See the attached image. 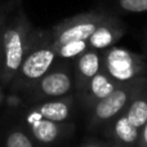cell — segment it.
Masks as SVG:
<instances>
[{
	"label": "cell",
	"mask_w": 147,
	"mask_h": 147,
	"mask_svg": "<svg viewBox=\"0 0 147 147\" xmlns=\"http://www.w3.org/2000/svg\"><path fill=\"white\" fill-rule=\"evenodd\" d=\"M127 32L125 23L116 17L115 14H110L106 20H103L94 32L88 38L89 49H94L98 52H105L106 49L116 45V43Z\"/></svg>",
	"instance_id": "obj_8"
},
{
	"label": "cell",
	"mask_w": 147,
	"mask_h": 147,
	"mask_svg": "<svg viewBox=\"0 0 147 147\" xmlns=\"http://www.w3.org/2000/svg\"><path fill=\"white\" fill-rule=\"evenodd\" d=\"M4 89H7V88H4V86L0 84V106H1V103H3V101H4Z\"/></svg>",
	"instance_id": "obj_20"
},
{
	"label": "cell",
	"mask_w": 147,
	"mask_h": 147,
	"mask_svg": "<svg viewBox=\"0 0 147 147\" xmlns=\"http://www.w3.org/2000/svg\"><path fill=\"white\" fill-rule=\"evenodd\" d=\"M1 147H39L26 127L20 123L10 124L3 133Z\"/></svg>",
	"instance_id": "obj_14"
},
{
	"label": "cell",
	"mask_w": 147,
	"mask_h": 147,
	"mask_svg": "<svg viewBox=\"0 0 147 147\" xmlns=\"http://www.w3.org/2000/svg\"><path fill=\"white\" fill-rule=\"evenodd\" d=\"M117 9L125 13H145L147 12V0H114Z\"/></svg>",
	"instance_id": "obj_16"
},
{
	"label": "cell",
	"mask_w": 147,
	"mask_h": 147,
	"mask_svg": "<svg viewBox=\"0 0 147 147\" xmlns=\"http://www.w3.org/2000/svg\"><path fill=\"white\" fill-rule=\"evenodd\" d=\"M102 70L117 84H127L147 76V62L142 54L114 45L102 52Z\"/></svg>",
	"instance_id": "obj_4"
},
{
	"label": "cell",
	"mask_w": 147,
	"mask_h": 147,
	"mask_svg": "<svg viewBox=\"0 0 147 147\" xmlns=\"http://www.w3.org/2000/svg\"><path fill=\"white\" fill-rule=\"evenodd\" d=\"M57 59V49L49 30L34 28L23 61L8 89L13 93L26 94L53 67Z\"/></svg>",
	"instance_id": "obj_2"
},
{
	"label": "cell",
	"mask_w": 147,
	"mask_h": 147,
	"mask_svg": "<svg viewBox=\"0 0 147 147\" xmlns=\"http://www.w3.org/2000/svg\"><path fill=\"white\" fill-rule=\"evenodd\" d=\"M16 1H17V0H10V1H8V3L0 4V32H1V30H3V27H4L5 22H7L8 17H9L10 12H12L13 8H14Z\"/></svg>",
	"instance_id": "obj_17"
},
{
	"label": "cell",
	"mask_w": 147,
	"mask_h": 147,
	"mask_svg": "<svg viewBox=\"0 0 147 147\" xmlns=\"http://www.w3.org/2000/svg\"><path fill=\"white\" fill-rule=\"evenodd\" d=\"M23 125L39 147H52L58 145L66 138H69L75 130V125L72 121H52L40 117L30 110H27L26 112Z\"/></svg>",
	"instance_id": "obj_7"
},
{
	"label": "cell",
	"mask_w": 147,
	"mask_h": 147,
	"mask_svg": "<svg viewBox=\"0 0 147 147\" xmlns=\"http://www.w3.org/2000/svg\"><path fill=\"white\" fill-rule=\"evenodd\" d=\"M112 147H123V146H119V145H115V143H112Z\"/></svg>",
	"instance_id": "obj_22"
},
{
	"label": "cell",
	"mask_w": 147,
	"mask_h": 147,
	"mask_svg": "<svg viewBox=\"0 0 147 147\" xmlns=\"http://www.w3.org/2000/svg\"><path fill=\"white\" fill-rule=\"evenodd\" d=\"M147 76L142 79H138L132 83L119 84L111 93L103 99L96 103L88 111V120L86 127L89 130H98L103 125H106L110 120L116 117L125 110L129 99L138 89V86L142 84Z\"/></svg>",
	"instance_id": "obj_5"
},
{
	"label": "cell",
	"mask_w": 147,
	"mask_h": 147,
	"mask_svg": "<svg viewBox=\"0 0 147 147\" xmlns=\"http://www.w3.org/2000/svg\"><path fill=\"white\" fill-rule=\"evenodd\" d=\"M75 98L76 97L71 94V96L61 97V98L45 99V101L30 105L28 110L32 111L34 114L39 115L40 117L52 120V121H71L74 115V106H75Z\"/></svg>",
	"instance_id": "obj_10"
},
{
	"label": "cell",
	"mask_w": 147,
	"mask_h": 147,
	"mask_svg": "<svg viewBox=\"0 0 147 147\" xmlns=\"http://www.w3.org/2000/svg\"><path fill=\"white\" fill-rule=\"evenodd\" d=\"M117 85L119 84L116 81L112 80L103 70H101L94 78H92L85 89L75 97L78 98L81 109L89 111L96 103H98L101 99L109 96Z\"/></svg>",
	"instance_id": "obj_12"
},
{
	"label": "cell",
	"mask_w": 147,
	"mask_h": 147,
	"mask_svg": "<svg viewBox=\"0 0 147 147\" xmlns=\"http://www.w3.org/2000/svg\"><path fill=\"white\" fill-rule=\"evenodd\" d=\"M137 147H147V121L140 129V140H138Z\"/></svg>",
	"instance_id": "obj_18"
},
{
	"label": "cell",
	"mask_w": 147,
	"mask_h": 147,
	"mask_svg": "<svg viewBox=\"0 0 147 147\" xmlns=\"http://www.w3.org/2000/svg\"><path fill=\"white\" fill-rule=\"evenodd\" d=\"M145 48L147 51V32H146V36H145Z\"/></svg>",
	"instance_id": "obj_21"
},
{
	"label": "cell",
	"mask_w": 147,
	"mask_h": 147,
	"mask_svg": "<svg viewBox=\"0 0 147 147\" xmlns=\"http://www.w3.org/2000/svg\"><path fill=\"white\" fill-rule=\"evenodd\" d=\"M32 30L22 3L17 0L0 32V84L4 88H9L22 63Z\"/></svg>",
	"instance_id": "obj_1"
},
{
	"label": "cell",
	"mask_w": 147,
	"mask_h": 147,
	"mask_svg": "<svg viewBox=\"0 0 147 147\" xmlns=\"http://www.w3.org/2000/svg\"><path fill=\"white\" fill-rule=\"evenodd\" d=\"M74 62L75 96H78L85 89L92 78H94L102 70V53L94 49H88Z\"/></svg>",
	"instance_id": "obj_11"
},
{
	"label": "cell",
	"mask_w": 147,
	"mask_h": 147,
	"mask_svg": "<svg viewBox=\"0 0 147 147\" xmlns=\"http://www.w3.org/2000/svg\"><path fill=\"white\" fill-rule=\"evenodd\" d=\"M103 134L111 143L123 147H137L140 140V128H137L124 111L110 120L101 128Z\"/></svg>",
	"instance_id": "obj_9"
},
{
	"label": "cell",
	"mask_w": 147,
	"mask_h": 147,
	"mask_svg": "<svg viewBox=\"0 0 147 147\" xmlns=\"http://www.w3.org/2000/svg\"><path fill=\"white\" fill-rule=\"evenodd\" d=\"M72 93H75L74 69L70 61L58 58L53 67L23 96L28 105H34L45 99L71 96Z\"/></svg>",
	"instance_id": "obj_3"
},
{
	"label": "cell",
	"mask_w": 147,
	"mask_h": 147,
	"mask_svg": "<svg viewBox=\"0 0 147 147\" xmlns=\"http://www.w3.org/2000/svg\"><path fill=\"white\" fill-rule=\"evenodd\" d=\"M57 56L59 59L74 62L80 54L89 49L88 40H70L66 43L57 45Z\"/></svg>",
	"instance_id": "obj_15"
},
{
	"label": "cell",
	"mask_w": 147,
	"mask_h": 147,
	"mask_svg": "<svg viewBox=\"0 0 147 147\" xmlns=\"http://www.w3.org/2000/svg\"><path fill=\"white\" fill-rule=\"evenodd\" d=\"M111 12L105 9L89 10L61 21L49 28L54 45H61L70 40H88L97 26L106 20Z\"/></svg>",
	"instance_id": "obj_6"
},
{
	"label": "cell",
	"mask_w": 147,
	"mask_h": 147,
	"mask_svg": "<svg viewBox=\"0 0 147 147\" xmlns=\"http://www.w3.org/2000/svg\"><path fill=\"white\" fill-rule=\"evenodd\" d=\"M124 112L137 128H142L147 121V78L129 99Z\"/></svg>",
	"instance_id": "obj_13"
},
{
	"label": "cell",
	"mask_w": 147,
	"mask_h": 147,
	"mask_svg": "<svg viewBox=\"0 0 147 147\" xmlns=\"http://www.w3.org/2000/svg\"><path fill=\"white\" fill-rule=\"evenodd\" d=\"M79 147H112V143L110 142H103V141H89L85 142L83 145H80Z\"/></svg>",
	"instance_id": "obj_19"
}]
</instances>
